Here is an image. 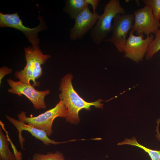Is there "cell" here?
<instances>
[{"label":"cell","instance_id":"18","mask_svg":"<svg viewBox=\"0 0 160 160\" xmlns=\"http://www.w3.org/2000/svg\"><path fill=\"white\" fill-rule=\"evenodd\" d=\"M12 70L7 66H4L0 68V84L2 83V80L6 75L11 74L12 72Z\"/></svg>","mask_w":160,"mask_h":160},{"label":"cell","instance_id":"16","mask_svg":"<svg viewBox=\"0 0 160 160\" xmlns=\"http://www.w3.org/2000/svg\"><path fill=\"white\" fill-rule=\"evenodd\" d=\"M32 160H66L63 154L57 151L55 153L48 152L46 154L34 153Z\"/></svg>","mask_w":160,"mask_h":160},{"label":"cell","instance_id":"23","mask_svg":"<svg viewBox=\"0 0 160 160\" xmlns=\"http://www.w3.org/2000/svg\"></svg>","mask_w":160,"mask_h":160},{"label":"cell","instance_id":"2","mask_svg":"<svg viewBox=\"0 0 160 160\" xmlns=\"http://www.w3.org/2000/svg\"><path fill=\"white\" fill-rule=\"evenodd\" d=\"M24 49L26 65L23 69L15 72V76L23 82L32 85L34 87H39L40 83L36 80L42 74L41 65L51 56L44 54L39 47L30 46Z\"/></svg>","mask_w":160,"mask_h":160},{"label":"cell","instance_id":"13","mask_svg":"<svg viewBox=\"0 0 160 160\" xmlns=\"http://www.w3.org/2000/svg\"><path fill=\"white\" fill-rule=\"evenodd\" d=\"M9 140L0 127V160H17L13 153L9 148Z\"/></svg>","mask_w":160,"mask_h":160},{"label":"cell","instance_id":"21","mask_svg":"<svg viewBox=\"0 0 160 160\" xmlns=\"http://www.w3.org/2000/svg\"><path fill=\"white\" fill-rule=\"evenodd\" d=\"M28 160H31L30 159H29Z\"/></svg>","mask_w":160,"mask_h":160},{"label":"cell","instance_id":"10","mask_svg":"<svg viewBox=\"0 0 160 160\" xmlns=\"http://www.w3.org/2000/svg\"><path fill=\"white\" fill-rule=\"evenodd\" d=\"M99 16L97 12H91L88 6L85 7L76 17L73 26L69 30L70 39L73 41L81 39L93 28Z\"/></svg>","mask_w":160,"mask_h":160},{"label":"cell","instance_id":"12","mask_svg":"<svg viewBox=\"0 0 160 160\" xmlns=\"http://www.w3.org/2000/svg\"><path fill=\"white\" fill-rule=\"evenodd\" d=\"M88 5L85 0H67L65 1L63 9L71 19H75L81 11Z\"/></svg>","mask_w":160,"mask_h":160},{"label":"cell","instance_id":"11","mask_svg":"<svg viewBox=\"0 0 160 160\" xmlns=\"http://www.w3.org/2000/svg\"><path fill=\"white\" fill-rule=\"evenodd\" d=\"M6 119L15 127L18 132L19 141L21 149L24 150V143L25 138L22 135L23 131H26L30 132L32 135L37 139L41 141L44 145L48 146L50 144L56 145L65 142H58L50 139L46 132L44 131L30 125L25 122L17 120L9 115L5 116Z\"/></svg>","mask_w":160,"mask_h":160},{"label":"cell","instance_id":"6","mask_svg":"<svg viewBox=\"0 0 160 160\" xmlns=\"http://www.w3.org/2000/svg\"><path fill=\"white\" fill-rule=\"evenodd\" d=\"M111 36L104 41L113 44L118 51L123 52L127 39V36L132 29L134 21L133 14H117L113 19Z\"/></svg>","mask_w":160,"mask_h":160},{"label":"cell","instance_id":"3","mask_svg":"<svg viewBox=\"0 0 160 160\" xmlns=\"http://www.w3.org/2000/svg\"><path fill=\"white\" fill-rule=\"evenodd\" d=\"M124 9L119 0H110L105 5L103 13L100 15L94 27L92 29L90 36L92 43L99 45L107 38L112 32V20L119 14H125Z\"/></svg>","mask_w":160,"mask_h":160},{"label":"cell","instance_id":"17","mask_svg":"<svg viewBox=\"0 0 160 160\" xmlns=\"http://www.w3.org/2000/svg\"><path fill=\"white\" fill-rule=\"evenodd\" d=\"M141 1L145 5H148L151 7L154 17L157 20H160V0H142Z\"/></svg>","mask_w":160,"mask_h":160},{"label":"cell","instance_id":"20","mask_svg":"<svg viewBox=\"0 0 160 160\" xmlns=\"http://www.w3.org/2000/svg\"><path fill=\"white\" fill-rule=\"evenodd\" d=\"M157 126L156 127V131L157 132L156 136L157 139L160 142V133L159 131V127L160 123V118L158 119L157 121Z\"/></svg>","mask_w":160,"mask_h":160},{"label":"cell","instance_id":"22","mask_svg":"<svg viewBox=\"0 0 160 160\" xmlns=\"http://www.w3.org/2000/svg\"><path fill=\"white\" fill-rule=\"evenodd\" d=\"M70 160V159H69V160Z\"/></svg>","mask_w":160,"mask_h":160},{"label":"cell","instance_id":"7","mask_svg":"<svg viewBox=\"0 0 160 160\" xmlns=\"http://www.w3.org/2000/svg\"><path fill=\"white\" fill-rule=\"evenodd\" d=\"M7 82L10 88L7 90L8 92L22 97H26L32 103L36 109H44L47 108L45 102V97L50 92L49 89L44 91L36 90L32 85H29L20 81H15L9 78Z\"/></svg>","mask_w":160,"mask_h":160},{"label":"cell","instance_id":"5","mask_svg":"<svg viewBox=\"0 0 160 160\" xmlns=\"http://www.w3.org/2000/svg\"><path fill=\"white\" fill-rule=\"evenodd\" d=\"M39 24L36 27L31 28L25 26L17 12L13 14H4L0 12V27H9L17 29L23 32L27 38L32 46L39 47V40L38 33L46 28V25L43 18L39 15Z\"/></svg>","mask_w":160,"mask_h":160},{"label":"cell","instance_id":"4","mask_svg":"<svg viewBox=\"0 0 160 160\" xmlns=\"http://www.w3.org/2000/svg\"><path fill=\"white\" fill-rule=\"evenodd\" d=\"M67 115L66 107L61 100L52 108L36 116L28 117L25 111L17 115L18 120L37 128L45 131L48 136L52 134V125L54 119L57 117L65 118Z\"/></svg>","mask_w":160,"mask_h":160},{"label":"cell","instance_id":"8","mask_svg":"<svg viewBox=\"0 0 160 160\" xmlns=\"http://www.w3.org/2000/svg\"><path fill=\"white\" fill-rule=\"evenodd\" d=\"M134 21L132 29L137 35L146 34L149 36L155 33L160 26L159 21L153 16L150 7L145 5L143 8L135 10L133 13Z\"/></svg>","mask_w":160,"mask_h":160},{"label":"cell","instance_id":"9","mask_svg":"<svg viewBox=\"0 0 160 160\" xmlns=\"http://www.w3.org/2000/svg\"><path fill=\"white\" fill-rule=\"evenodd\" d=\"M132 30L130 31L123 52L125 57L138 63L143 60L154 37L151 34L144 39L143 34L136 36Z\"/></svg>","mask_w":160,"mask_h":160},{"label":"cell","instance_id":"15","mask_svg":"<svg viewBox=\"0 0 160 160\" xmlns=\"http://www.w3.org/2000/svg\"><path fill=\"white\" fill-rule=\"evenodd\" d=\"M155 38L151 42L146 55V58L149 60L160 50V29L155 33Z\"/></svg>","mask_w":160,"mask_h":160},{"label":"cell","instance_id":"19","mask_svg":"<svg viewBox=\"0 0 160 160\" xmlns=\"http://www.w3.org/2000/svg\"><path fill=\"white\" fill-rule=\"evenodd\" d=\"M85 0L88 4H90L92 6L93 10V13H96V9L99 4L100 1L99 0Z\"/></svg>","mask_w":160,"mask_h":160},{"label":"cell","instance_id":"14","mask_svg":"<svg viewBox=\"0 0 160 160\" xmlns=\"http://www.w3.org/2000/svg\"><path fill=\"white\" fill-rule=\"evenodd\" d=\"M124 145L136 146L142 149L148 154L151 160H160V151L153 150L141 145L138 143L134 137L131 139L126 138L123 141L117 144L118 145Z\"/></svg>","mask_w":160,"mask_h":160},{"label":"cell","instance_id":"1","mask_svg":"<svg viewBox=\"0 0 160 160\" xmlns=\"http://www.w3.org/2000/svg\"><path fill=\"white\" fill-rule=\"evenodd\" d=\"M73 76L71 73L65 75L60 83L59 97L67 110L66 121L71 124H78L80 121L79 113L82 109L90 111L91 106L96 108H103L102 100L98 99L93 102H88L81 98L74 89L72 82Z\"/></svg>","mask_w":160,"mask_h":160}]
</instances>
